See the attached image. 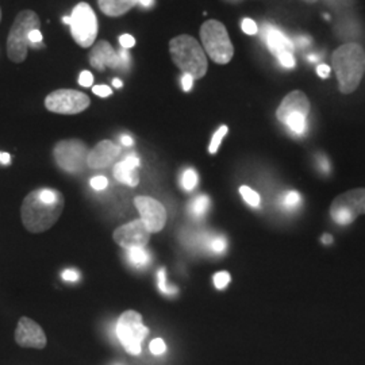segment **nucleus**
I'll return each instance as SVG.
<instances>
[{
	"mask_svg": "<svg viewBox=\"0 0 365 365\" xmlns=\"http://www.w3.org/2000/svg\"><path fill=\"white\" fill-rule=\"evenodd\" d=\"M197 180L199 179H197V173L195 170H191V168L184 170L182 176V188L185 191H192L195 188L196 184H197Z\"/></svg>",
	"mask_w": 365,
	"mask_h": 365,
	"instance_id": "nucleus-24",
	"label": "nucleus"
},
{
	"mask_svg": "<svg viewBox=\"0 0 365 365\" xmlns=\"http://www.w3.org/2000/svg\"><path fill=\"white\" fill-rule=\"evenodd\" d=\"M319 165H321V168H322V170H324L325 173H327V172L330 170V165H329V163H327V160L325 157H322V158L319 160Z\"/></svg>",
	"mask_w": 365,
	"mask_h": 365,
	"instance_id": "nucleus-41",
	"label": "nucleus"
},
{
	"mask_svg": "<svg viewBox=\"0 0 365 365\" xmlns=\"http://www.w3.org/2000/svg\"><path fill=\"white\" fill-rule=\"evenodd\" d=\"M157 279H158V288H160V291L163 292V294H167V295H172V294H176V288L170 287L168 286V283H167V279H165V269L164 268H161L160 271H158V276H157Z\"/></svg>",
	"mask_w": 365,
	"mask_h": 365,
	"instance_id": "nucleus-26",
	"label": "nucleus"
},
{
	"mask_svg": "<svg viewBox=\"0 0 365 365\" xmlns=\"http://www.w3.org/2000/svg\"><path fill=\"white\" fill-rule=\"evenodd\" d=\"M303 1H306V3H315L317 0H303Z\"/></svg>",
	"mask_w": 365,
	"mask_h": 365,
	"instance_id": "nucleus-48",
	"label": "nucleus"
},
{
	"mask_svg": "<svg viewBox=\"0 0 365 365\" xmlns=\"http://www.w3.org/2000/svg\"><path fill=\"white\" fill-rule=\"evenodd\" d=\"M113 84H114L115 88H120V87L123 86V83H122L119 78H114V80H113Z\"/></svg>",
	"mask_w": 365,
	"mask_h": 365,
	"instance_id": "nucleus-45",
	"label": "nucleus"
},
{
	"mask_svg": "<svg viewBox=\"0 0 365 365\" xmlns=\"http://www.w3.org/2000/svg\"><path fill=\"white\" fill-rule=\"evenodd\" d=\"M192 86H194V78L184 73L182 78V90L185 92L191 91V90H192Z\"/></svg>",
	"mask_w": 365,
	"mask_h": 365,
	"instance_id": "nucleus-36",
	"label": "nucleus"
},
{
	"mask_svg": "<svg viewBox=\"0 0 365 365\" xmlns=\"http://www.w3.org/2000/svg\"><path fill=\"white\" fill-rule=\"evenodd\" d=\"M302 203V196L297 191H288L280 199L282 207L287 210L298 209Z\"/></svg>",
	"mask_w": 365,
	"mask_h": 365,
	"instance_id": "nucleus-22",
	"label": "nucleus"
},
{
	"mask_svg": "<svg viewBox=\"0 0 365 365\" xmlns=\"http://www.w3.org/2000/svg\"><path fill=\"white\" fill-rule=\"evenodd\" d=\"M277 60H279V63L284 66V68H294V66H295V58H294V54H292V53H287V54L279 57Z\"/></svg>",
	"mask_w": 365,
	"mask_h": 365,
	"instance_id": "nucleus-35",
	"label": "nucleus"
},
{
	"mask_svg": "<svg viewBox=\"0 0 365 365\" xmlns=\"http://www.w3.org/2000/svg\"><path fill=\"white\" fill-rule=\"evenodd\" d=\"M128 259L135 267H144L149 261V253L145 248H133L128 250Z\"/></svg>",
	"mask_w": 365,
	"mask_h": 365,
	"instance_id": "nucleus-21",
	"label": "nucleus"
},
{
	"mask_svg": "<svg viewBox=\"0 0 365 365\" xmlns=\"http://www.w3.org/2000/svg\"><path fill=\"white\" fill-rule=\"evenodd\" d=\"M331 218L337 225H351L357 215L365 214V190H353L339 196L331 205Z\"/></svg>",
	"mask_w": 365,
	"mask_h": 365,
	"instance_id": "nucleus-10",
	"label": "nucleus"
},
{
	"mask_svg": "<svg viewBox=\"0 0 365 365\" xmlns=\"http://www.w3.org/2000/svg\"><path fill=\"white\" fill-rule=\"evenodd\" d=\"M333 69L337 75L339 91L345 95L356 91L365 69V52L359 43H344L331 56Z\"/></svg>",
	"mask_w": 365,
	"mask_h": 365,
	"instance_id": "nucleus-2",
	"label": "nucleus"
},
{
	"mask_svg": "<svg viewBox=\"0 0 365 365\" xmlns=\"http://www.w3.org/2000/svg\"><path fill=\"white\" fill-rule=\"evenodd\" d=\"M90 103L91 101L86 93L75 90H57L49 93L45 99L46 110L66 115H73L87 110Z\"/></svg>",
	"mask_w": 365,
	"mask_h": 365,
	"instance_id": "nucleus-11",
	"label": "nucleus"
},
{
	"mask_svg": "<svg viewBox=\"0 0 365 365\" xmlns=\"http://www.w3.org/2000/svg\"><path fill=\"white\" fill-rule=\"evenodd\" d=\"M241 27H242V31H244L245 34H248V36H255V34H257V31H259V27L255 24V21H252V19H249V18L242 21Z\"/></svg>",
	"mask_w": 365,
	"mask_h": 365,
	"instance_id": "nucleus-30",
	"label": "nucleus"
},
{
	"mask_svg": "<svg viewBox=\"0 0 365 365\" xmlns=\"http://www.w3.org/2000/svg\"><path fill=\"white\" fill-rule=\"evenodd\" d=\"M226 247H227V242H226V240H225L223 237H215V238H212V241L210 242V248H211V250H212L214 253H217V255L223 253V252L226 250Z\"/></svg>",
	"mask_w": 365,
	"mask_h": 365,
	"instance_id": "nucleus-28",
	"label": "nucleus"
},
{
	"mask_svg": "<svg viewBox=\"0 0 365 365\" xmlns=\"http://www.w3.org/2000/svg\"><path fill=\"white\" fill-rule=\"evenodd\" d=\"M210 209V197L206 195L196 196L190 203V212L194 218H202Z\"/></svg>",
	"mask_w": 365,
	"mask_h": 365,
	"instance_id": "nucleus-20",
	"label": "nucleus"
},
{
	"mask_svg": "<svg viewBox=\"0 0 365 365\" xmlns=\"http://www.w3.org/2000/svg\"><path fill=\"white\" fill-rule=\"evenodd\" d=\"M138 0H98L99 9L108 16H120L129 13Z\"/></svg>",
	"mask_w": 365,
	"mask_h": 365,
	"instance_id": "nucleus-19",
	"label": "nucleus"
},
{
	"mask_svg": "<svg viewBox=\"0 0 365 365\" xmlns=\"http://www.w3.org/2000/svg\"><path fill=\"white\" fill-rule=\"evenodd\" d=\"M149 349H150V352L153 353V354L158 356V354L165 353V351H167V345H165L164 339H155L152 342H150Z\"/></svg>",
	"mask_w": 365,
	"mask_h": 365,
	"instance_id": "nucleus-29",
	"label": "nucleus"
},
{
	"mask_svg": "<svg viewBox=\"0 0 365 365\" xmlns=\"http://www.w3.org/2000/svg\"><path fill=\"white\" fill-rule=\"evenodd\" d=\"M120 143L125 145V146H131V145L134 144L133 138L129 137V135H122V137H120Z\"/></svg>",
	"mask_w": 365,
	"mask_h": 365,
	"instance_id": "nucleus-42",
	"label": "nucleus"
},
{
	"mask_svg": "<svg viewBox=\"0 0 365 365\" xmlns=\"http://www.w3.org/2000/svg\"><path fill=\"white\" fill-rule=\"evenodd\" d=\"M88 153L90 149L80 140L60 141L53 149L56 164L69 173H78L88 167Z\"/></svg>",
	"mask_w": 365,
	"mask_h": 365,
	"instance_id": "nucleus-8",
	"label": "nucleus"
},
{
	"mask_svg": "<svg viewBox=\"0 0 365 365\" xmlns=\"http://www.w3.org/2000/svg\"><path fill=\"white\" fill-rule=\"evenodd\" d=\"M138 3H140L141 6L146 7V9H149V7H152V6L155 4V0H138Z\"/></svg>",
	"mask_w": 365,
	"mask_h": 365,
	"instance_id": "nucleus-43",
	"label": "nucleus"
},
{
	"mask_svg": "<svg viewBox=\"0 0 365 365\" xmlns=\"http://www.w3.org/2000/svg\"><path fill=\"white\" fill-rule=\"evenodd\" d=\"M90 63L98 71H105L107 66L113 69H120L128 66L122 61L119 52H115L107 41H101L96 45H93L92 52L90 53Z\"/></svg>",
	"mask_w": 365,
	"mask_h": 365,
	"instance_id": "nucleus-15",
	"label": "nucleus"
},
{
	"mask_svg": "<svg viewBox=\"0 0 365 365\" xmlns=\"http://www.w3.org/2000/svg\"><path fill=\"white\" fill-rule=\"evenodd\" d=\"M309 114L310 102L306 93L302 91L289 92L276 111L277 119L295 135H303L307 131Z\"/></svg>",
	"mask_w": 365,
	"mask_h": 365,
	"instance_id": "nucleus-6",
	"label": "nucleus"
},
{
	"mask_svg": "<svg viewBox=\"0 0 365 365\" xmlns=\"http://www.w3.org/2000/svg\"><path fill=\"white\" fill-rule=\"evenodd\" d=\"M0 163L4 165H9L11 163V156L9 153H1L0 152Z\"/></svg>",
	"mask_w": 365,
	"mask_h": 365,
	"instance_id": "nucleus-40",
	"label": "nucleus"
},
{
	"mask_svg": "<svg viewBox=\"0 0 365 365\" xmlns=\"http://www.w3.org/2000/svg\"><path fill=\"white\" fill-rule=\"evenodd\" d=\"M317 73H318L319 78H329V75H330V66H327V64H319L318 68H317Z\"/></svg>",
	"mask_w": 365,
	"mask_h": 365,
	"instance_id": "nucleus-39",
	"label": "nucleus"
},
{
	"mask_svg": "<svg viewBox=\"0 0 365 365\" xmlns=\"http://www.w3.org/2000/svg\"><path fill=\"white\" fill-rule=\"evenodd\" d=\"M92 92H93L95 95L101 96V98H107V96H110V95L113 93V90H111L108 86L99 84V86H95V87L92 88Z\"/></svg>",
	"mask_w": 365,
	"mask_h": 365,
	"instance_id": "nucleus-32",
	"label": "nucleus"
},
{
	"mask_svg": "<svg viewBox=\"0 0 365 365\" xmlns=\"http://www.w3.org/2000/svg\"><path fill=\"white\" fill-rule=\"evenodd\" d=\"M29 42H30V45H33V46H36L37 43L42 42V34H41L39 29L33 30V31L29 34Z\"/></svg>",
	"mask_w": 365,
	"mask_h": 365,
	"instance_id": "nucleus-37",
	"label": "nucleus"
},
{
	"mask_svg": "<svg viewBox=\"0 0 365 365\" xmlns=\"http://www.w3.org/2000/svg\"><path fill=\"white\" fill-rule=\"evenodd\" d=\"M78 83L83 87H91L92 83H93V76H92L91 72H88V71L81 72L80 78H78Z\"/></svg>",
	"mask_w": 365,
	"mask_h": 365,
	"instance_id": "nucleus-34",
	"label": "nucleus"
},
{
	"mask_svg": "<svg viewBox=\"0 0 365 365\" xmlns=\"http://www.w3.org/2000/svg\"><path fill=\"white\" fill-rule=\"evenodd\" d=\"M113 238L119 247L126 250L133 248H146L150 240V233L145 227L144 222L138 218L128 225L118 227L113 235Z\"/></svg>",
	"mask_w": 365,
	"mask_h": 365,
	"instance_id": "nucleus-13",
	"label": "nucleus"
},
{
	"mask_svg": "<svg viewBox=\"0 0 365 365\" xmlns=\"http://www.w3.org/2000/svg\"><path fill=\"white\" fill-rule=\"evenodd\" d=\"M309 60H310V61H317V60H318V57H317V56H310V57H309Z\"/></svg>",
	"mask_w": 365,
	"mask_h": 365,
	"instance_id": "nucleus-47",
	"label": "nucleus"
},
{
	"mask_svg": "<svg viewBox=\"0 0 365 365\" xmlns=\"http://www.w3.org/2000/svg\"><path fill=\"white\" fill-rule=\"evenodd\" d=\"M240 194L242 196V199L248 203L249 206H252V207H259L260 206V195L248 185H242L240 188Z\"/></svg>",
	"mask_w": 365,
	"mask_h": 365,
	"instance_id": "nucleus-23",
	"label": "nucleus"
},
{
	"mask_svg": "<svg viewBox=\"0 0 365 365\" xmlns=\"http://www.w3.org/2000/svg\"><path fill=\"white\" fill-rule=\"evenodd\" d=\"M64 209V196L53 188H39L25 197L21 209L22 223L30 233H42L58 221Z\"/></svg>",
	"mask_w": 365,
	"mask_h": 365,
	"instance_id": "nucleus-1",
	"label": "nucleus"
},
{
	"mask_svg": "<svg viewBox=\"0 0 365 365\" xmlns=\"http://www.w3.org/2000/svg\"><path fill=\"white\" fill-rule=\"evenodd\" d=\"M226 134H227V126H221L218 130L215 131V134L212 135L211 143H210L209 152L211 155H215L218 152V148Z\"/></svg>",
	"mask_w": 365,
	"mask_h": 365,
	"instance_id": "nucleus-25",
	"label": "nucleus"
},
{
	"mask_svg": "<svg viewBox=\"0 0 365 365\" xmlns=\"http://www.w3.org/2000/svg\"><path fill=\"white\" fill-rule=\"evenodd\" d=\"M134 205L140 212V220L144 222L145 227L150 235L164 229L167 223V211L158 200L149 196H137Z\"/></svg>",
	"mask_w": 365,
	"mask_h": 365,
	"instance_id": "nucleus-12",
	"label": "nucleus"
},
{
	"mask_svg": "<svg viewBox=\"0 0 365 365\" xmlns=\"http://www.w3.org/2000/svg\"><path fill=\"white\" fill-rule=\"evenodd\" d=\"M140 167V158L134 155L126 157L123 161L114 167V178L118 182H123L129 187H135L140 182V175L137 168Z\"/></svg>",
	"mask_w": 365,
	"mask_h": 365,
	"instance_id": "nucleus-18",
	"label": "nucleus"
},
{
	"mask_svg": "<svg viewBox=\"0 0 365 365\" xmlns=\"http://www.w3.org/2000/svg\"><path fill=\"white\" fill-rule=\"evenodd\" d=\"M64 24H66V25H71V16H64Z\"/></svg>",
	"mask_w": 365,
	"mask_h": 365,
	"instance_id": "nucleus-46",
	"label": "nucleus"
},
{
	"mask_svg": "<svg viewBox=\"0 0 365 365\" xmlns=\"http://www.w3.org/2000/svg\"><path fill=\"white\" fill-rule=\"evenodd\" d=\"M119 43L123 49H130L134 45H135V39L130 34H122L119 37Z\"/></svg>",
	"mask_w": 365,
	"mask_h": 365,
	"instance_id": "nucleus-33",
	"label": "nucleus"
},
{
	"mask_svg": "<svg viewBox=\"0 0 365 365\" xmlns=\"http://www.w3.org/2000/svg\"><path fill=\"white\" fill-rule=\"evenodd\" d=\"M115 331L125 351L133 356H138L141 353V344L149 334V329L143 322V315L133 310L125 312L119 317Z\"/></svg>",
	"mask_w": 365,
	"mask_h": 365,
	"instance_id": "nucleus-7",
	"label": "nucleus"
},
{
	"mask_svg": "<svg viewBox=\"0 0 365 365\" xmlns=\"http://www.w3.org/2000/svg\"><path fill=\"white\" fill-rule=\"evenodd\" d=\"M63 279L66 282L73 283V282H78V279H80V274L76 271H73V269H66V271L63 272Z\"/></svg>",
	"mask_w": 365,
	"mask_h": 365,
	"instance_id": "nucleus-38",
	"label": "nucleus"
},
{
	"mask_svg": "<svg viewBox=\"0 0 365 365\" xmlns=\"http://www.w3.org/2000/svg\"><path fill=\"white\" fill-rule=\"evenodd\" d=\"M38 15L31 10H24L16 15L7 38V56L13 63H24L29 51V34L39 29Z\"/></svg>",
	"mask_w": 365,
	"mask_h": 365,
	"instance_id": "nucleus-5",
	"label": "nucleus"
},
{
	"mask_svg": "<svg viewBox=\"0 0 365 365\" xmlns=\"http://www.w3.org/2000/svg\"><path fill=\"white\" fill-rule=\"evenodd\" d=\"M0 21H1V10H0Z\"/></svg>",
	"mask_w": 365,
	"mask_h": 365,
	"instance_id": "nucleus-49",
	"label": "nucleus"
},
{
	"mask_svg": "<svg viewBox=\"0 0 365 365\" xmlns=\"http://www.w3.org/2000/svg\"><path fill=\"white\" fill-rule=\"evenodd\" d=\"M120 155V148L113 141H101L88 153L87 164L92 170H103L114 164Z\"/></svg>",
	"mask_w": 365,
	"mask_h": 365,
	"instance_id": "nucleus-16",
	"label": "nucleus"
},
{
	"mask_svg": "<svg viewBox=\"0 0 365 365\" xmlns=\"http://www.w3.org/2000/svg\"><path fill=\"white\" fill-rule=\"evenodd\" d=\"M230 283V274H227L226 271H222L218 272L214 276V286L218 288V289H223V288L227 287Z\"/></svg>",
	"mask_w": 365,
	"mask_h": 365,
	"instance_id": "nucleus-27",
	"label": "nucleus"
},
{
	"mask_svg": "<svg viewBox=\"0 0 365 365\" xmlns=\"http://www.w3.org/2000/svg\"><path fill=\"white\" fill-rule=\"evenodd\" d=\"M108 185V180L106 179L105 176H95L91 179V187L96 191H103Z\"/></svg>",
	"mask_w": 365,
	"mask_h": 365,
	"instance_id": "nucleus-31",
	"label": "nucleus"
},
{
	"mask_svg": "<svg viewBox=\"0 0 365 365\" xmlns=\"http://www.w3.org/2000/svg\"><path fill=\"white\" fill-rule=\"evenodd\" d=\"M170 57L182 73L202 78L207 73V57L202 45L194 37L182 34L170 42Z\"/></svg>",
	"mask_w": 365,
	"mask_h": 365,
	"instance_id": "nucleus-3",
	"label": "nucleus"
},
{
	"mask_svg": "<svg viewBox=\"0 0 365 365\" xmlns=\"http://www.w3.org/2000/svg\"><path fill=\"white\" fill-rule=\"evenodd\" d=\"M262 37L265 39L268 49L271 51L276 58H279L287 53L294 52V42L274 25H269V24L264 25Z\"/></svg>",
	"mask_w": 365,
	"mask_h": 365,
	"instance_id": "nucleus-17",
	"label": "nucleus"
},
{
	"mask_svg": "<svg viewBox=\"0 0 365 365\" xmlns=\"http://www.w3.org/2000/svg\"><path fill=\"white\" fill-rule=\"evenodd\" d=\"M71 33L81 48H90L98 36V19L90 4L78 3L71 15Z\"/></svg>",
	"mask_w": 365,
	"mask_h": 365,
	"instance_id": "nucleus-9",
	"label": "nucleus"
},
{
	"mask_svg": "<svg viewBox=\"0 0 365 365\" xmlns=\"http://www.w3.org/2000/svg\"><path fill=\"white\" fill-rule=\"evenodd\" d=\"M200 39L205 53L214 63L225 66L233 58L235 46L226 27L220 21L211 19L205 22L200 27Z\"/></svg>",
	"mask_w": 365,
	"mask_h": 365,
	"instance_id": "nucleus-4",
	"label": "nucleus"
},
{
	"mask_svg": "<svg viewBox=\"0 0 365 365\" xmlns=\"http://www.w3.org/2000/svg\"><path fill=\"white\" fill-rule=\"evenodd\" d=\"M15 341L22 348H34V349H43L46 346V334L33 319L22 317L18 322L15 330Z\"/></svg>",
	"mask_w": 365,
	"mask_h": 365,
	"instance_id": "nucleus-14",
	"label": "nucleus"
},
{
	"mask_svg": "<svg viewBox=\"0 0 365 365\" xmlns=\"http://www.w3.org/2000/svg\"><path fill=\"white\" fill-rule=\"evenodd\" d=\"M322 242H324V244H331V242H333V237H331V235H324V237H322Z\"/></svg>",
	"mask_w": 365,
	"mask_h": 365,
	"instance_id": "nucleus-44",
	"label": "nucleus"
}]
</instances>
